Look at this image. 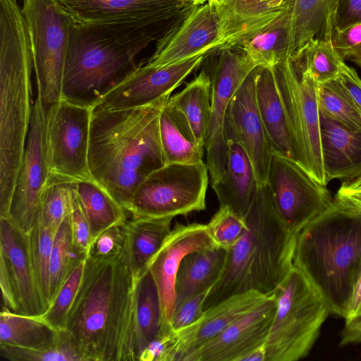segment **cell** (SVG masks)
<instances>
[{
	"instance_id": "6da1fadb",
	"label": "cell",
	"mask_w": 361,
	"mask_h": 361,
	"mask_svg": "<svg viewBox=\"0 0 361 361\" xmlns=\"http://www.w3.org/2000/svg\"><path fill=\"white\" fill-rule=\"evenodd\" d=\"M137 279L130 268L126 244L114 258L87 257L66 327L85 361L137 360Z\"/></svg>"
},
{
	"instance_id": "7a4b0ae2",
	"label": "cell",
	"mask_w": 361,
	"mask_h": 361,
	"mask_svg": "<svg viewBox=\"0 0 361 361\" xmlns=\"http://www.w3.org/2000/svg\"><path fill=\"white\" fill-rule=\"evenodd\" d=\"M171 96L147 106L92 110L89 168L92 179L128 213L137 186L165 164L159 118Z\"/></svg>"
},
{
	"instance_id": "3957f363",
	"label": "cell",
	"mask_w": 361,
	"mask_h": 361,
	"mask_svg": "<svg viewBox=\"0 0 361 361\" xmlns=\"http://www.w3.org/2000/svg\"><path fill=\"white\" fill-rule=\"evenodd\" d=\"M245 219L247 229L227 250L222 274L211 288L204 310L247 291L269 295L293 267L298 235L282 220L267 184L258 187Z\"/></svg>"
},
{
	"instance_id": "277c9868",
	"label": "cell",
	"mask_w": 361,
	"mask_h": 361,
	"mask_svg": "<svg viewBox=\"0 0 361 361\" xmlns=\"http://www.w3.org/2000/svg\"><path fill=\"white\" fill-rule=\"evenodd\" d=\"M33 61L21 8L0 0V216L8 218L32 115Z\"/></svg>"
},
{
	"instance_id": "5b68a950",
	"label": "cell",
	"mask_w": 361,
	"mask_h": 361,
	"mask_svg": "<svg viewBox=\"0 0 361 361\" xmlns=\"http://www.w3.org/2000/svg\"><path fill=\"white\" fill-rule=\"evenodd\" d=\"M293 267L344 318L361 278V214L334 200L298 233Z\"/></svg>"
},
{
	"instance_id": "8992f818",
	"label": "cell",
	"mask_w": 361,
	"mask_h": 361,
	"mask_svg": "<svg viewBox=\"0 0 361 361\" xmlns=\"http://www.w3.org/2000/svg\"><path fill=\"white\" fill-rule=\"evenodd\" d=\"M143 47L74 23L71 32L62 98L94 108L136 67Z\"/></svg>"
},
{
	"instance_id": "52a82bcc",
	"label": "cell",
	"mask_w": 361,
	"mask_h": 361,
	"mask_svg": "<svg viewBox=\"0 0 361 361\" xmlns=\"http://www.w3.org/2000/svg\"><path fill=\"white\" fill-rule=\"evenodd\" d=\"M274 294L276 309L264 344L265 361L303 359L317 340L330 309L295 267Z\"/></svg>"
},
{
	"instance_id": "ba28073f",
	"label": "cell",
	"mask_w": 361,
	"mask_h": 361,
	"mask_svg": "<svg viewBox=\"0 0 361 361\" xmlns=\"http://www.w3.org/2000/svg\"><path fill=\"white\" fill-rule=\"evenodd\" d=\"M73 22L146 47L163 25L194 6L187 0H57Z\"/></svg>"
},
{
	"instance_id": "9c48e42d",
	"label": "cell",
	"mask_w": 361,
	"mask_h": 361,
	"mask_svg": "<svg viewBox=\"0 0 361 361\" xmlns=\"http://www.w3.org/2000/svg\"><path fill=\"white\" fill-rule=\"evenodd\" d=\"M272 68L296 161L326 186L322 154L319 85L304 69L299 59L287 58Z\"/></svg>"
},
{
	"instance_id": "30bf717a",
	"label": "cell",
	"mask_w": 361,
	"mask_h": 361,
	"mask_svg": "<svg viewBox=\"0 0 361 361\" xmlns=\"http://www.w3.org/2000/svg\"><path fill=\"white\" fill-rule=\"evenodd\" d=\"M37 94L47 109L62 99V85L73 20L57 0H23Z\"/></svg>"
},
{
	"instance_id": "8fae6325",
	"label": "cell",
	"mask_w": 361,
	"mask_h": 361,
	"mask_svg": "<svg viewBox=\"0 0 361 361\" xmlns=\"http://www.w3.org/2000/svg\"><path fill=\"white\" fill-rule=\"evenodd\" d=\"M208 169L197 164H166L136 188L128 213L132 217L171 218L206 208Z\"/></svg>"
},
{
	"instance_id": "7c38bea8",
	"label": "cell",
	"mask_w": 361,
	"mask_h": 361,
	"mask_svg": "<svg viewBox=\"0 0 361 361\" xmlns=\"http://www.w3.org/2000/svg\"><path fill=\"white\" fill-rule=\"evenodd\" d=\"M267 185L282 220L297 235L334 200L326 186L299 164L275 152L269 164Z\"/></svg>"
},
{
	"instance_id": "4fadbf2b",
	"label": "cell",
	"mask_w": 361,
	"mask_h": 361,
	"mask_svg": "<svg viewBox=\"0 0 361 361\" xmlns=\"http://www.w3.org/2000/svg\"><path fill=\"white\" fill-rule=\"evenodd\" d=\"M215 51L216 58L210 76L211 113L204 144L212 183L220 178L227 161L224 125L230 102L243 80L258 66L235 45L224 44Z\"/></svg>"
},
{
	"instance_id": "5bb4252c",
	"label": "cell",
	"mask_w": 361,
	"mask_h": 361,
	"mask_svg": "<svg viewBox=\"0 0 361 361\" xmlns=\"http://www.w3.org/2000/svg\"><path fill=\"white\" fill-rule=\"evenodd\" d=\"M51 173L47 110L37 94L8 218L25 234L36 222L42 192Z\"/></svg>"
},
{
	"instance_id": "9a60e30c",
	"label": "cell",
	"mask_w": 361,
	"mask_h": 361,
	"mask_svg": "<svg viewBox=\"0 0 361 361\" xmlns=\"http://www.w3.org/2000/svg\"><path fill=\"white\" fill-rule=\"evenodd\" d=\"M93 109L62 98L46 109L51 173L75 181L92 179L89 147Z\"/></svg>"
},
{
	"instance_id": "2e32d148",
	"label": "cell",
	"mask_w": 361,
	"mask_h": 361,
	"mask_svg": "<svg viewBox=\"0 0 361 361\" xmlns=\"http://www.w3.org/2000/svg\"><path fill=\"white\" fill-rule=\"evenodd\" d=\"M205 55L164 66L140 63L108 92L97 106L109 109L138 108L171 96L201 64Z\"/></svg>"
},
{
	"instance_id": "e0dca14e",
	"label": "cell",
	"mask_w": 361,
	"mask_h": 361,
	"mask_svg": "<svg viewBox=\"0 0 361 361\" xmlns=\"http://www.w3.org/2000/svg\"><path fill=\"white\" fill-rule=\"evenodd\" d=\"M0 286L2 300H16L18 314L39 316L44 308L35 283L28 250L27 236L8 218L0 216Z\"/></svg>"
},
{
	"instance_id": "ac0fdd59",
	"label": "cell",
	"mask_w": 361,
	"mask_h": 361,
	"mask_svg": "<svg viewBox=\"0 0 361 361\" xmlns=\"http://www.w3.org/2000/svg\"><path fill=\"white\" fill-rule=\"evenodd\" d=\"M216 246L207 224L176 223L147 265L156 284L161 307V329L172 328L176 305V275L183 257L192 252Z\"/></svg>"
},
{
	"instance_id": "d6986e66",
	"label": "cell",
	"mask_w": 361,
	"mask_h": 361,
	"mask_svg": "<svg viewBox=\"0 0 361 361\" xmlns=\"http://www.w3.org/2000/svg\"><path fill=\"white\" fill-rule=\"evenodd\" d=\"M256 68L243 80L230 102L224 135L234 137L241 145L252 164L258 185L262 186L267 183L274 151L257 104Z\"/></svg>"
},
{
	"instance_id": "ffe728a7",
	"label": "cell",
	"mask_w": 361,
	"mask_h": 361,
	"mask_svg": "<svg viewBox=\"0 0 361 361\" xmlns=\"http://www.w3.org/2000/svg\"><path fill=\"white\" fill-rule=\"evenodd\" d=\"M220 30L212 5L207 2L195 6L158 40L154 53L146 63L164 66L207 54L222 45Z\"/></svg>"
},
{
	"instance_id": "44dd1931",
	"label": "cell",
	"mask_w": 361,
	"mask_h": 361,
	"mask_svg": "<svg viewBox=\"0 0 361 361\" xmlns=\"http://www.w3.org/2000/svg\"><path fill=\"white\" fill-rule=\"evenodd\" d=\"M276 309L274 293L183 361H243L264 345Z\"/></svg>"
},
{
	"instance_id": "7402d4cb",
	"label": "cell",
	"mask_w": 361,
	"mask_h": 361,
	"mask_svg": "<svg viewBox=\"0 0 361 361\" xmlns=\"http://www.w3.org/2000/svg\"><path fill=\"white\" fill-rule=\"evenodd\" d=\"M267 297L257 291H247L232 295L204 310L196 322L176 331V340L170 361H183L188 355L214 339Z\"/></svg>"
},
{
	"instance_id": "603a6c76",
	"label": "cell",
	"mask_w": 361,
	"mask_h": 361,
	"mask_svg": "<svg viewBox=\"0 0 361 361\" xmlns=\"http://www.w3.org/2000/svg\"><path fill=\"white\" fill-rule=\"evenodd\" d=\"M322 154L326 184L361 176V130L350 129L320 112Z\"/></svg>"
},
{
	"instance_id": "cb8c5ba5",
	"label": "cell",
	"mask_w": 361,
	"mask_h": 361,
	"mask_svg": "<svg viewBox=\"0 0 361 361\" xmlns=\"http://www.w3.org/2000/svg\"><path fill=\"white\" fill-rule=\"evenodd\" d=\"M294 0H209L220 22L223 45L269 25L291 8Z\"/></svg>"
},
{
	"instance_id": "d4e9b609",
	"label": "cell",
	"mask_w": 361,
	"mask_h": 361,
	"mask_svg": "<svg viewBox=\"0 0 361 361\" xmlns=\"http://www.w3.org/2000/svg\"><path fill=\"white\" fill-rule=\"evenodd\" d=\"M227 161L220 178L212 183L220 207H228L245 218L258 189L252 164L241 145L226 135Z\"/></svg>"
},
{
	"instance_id": "484cf974",
	"label": "cell",
	"mask_w": 361,
	"mask_h": 361,
	"mask_svg": "<svg viewBox=\"0 0 361 361\" xmlns=\"http://www.w3.org/2000/svg\"><path fill=\"white\" fill-rule=\"evenodd\" d=\"M255 95L259 113L274 152L297 162L290 131L272 66H257Z\"/></svg>"
},
{
	"instance_id": "4316f807",
	"label": "cell",
	"mask_w": 361,
	"mask_h": 361,
	"mask_svg": "<svg viewBox=\"0 0 361 361\" xmlns=\"http://www.w3.org/2000/svg\"><path fill=\"white\" fill-rule=\"evenodd\" d=\"M335 0H294L290 15L288 58L299 59L314 39H331Z\"/></svg>"
},
{
	"instance_id": "83f0119b",
	"label": "cell",
	"mask_w": 361,
	"mask_h": 361,
	"mask_svg": "<svg viewBox=\"0 0 361 361\" xmlns=\"http://www.w3.org/2000/svg\"><path fill=\"white\" fill-rule=\"evenodd\" d=\"M226 257L227 250L216 246L186 255L176 275L175 307L186 299L211 289L222 274Z\"/></svg>"
},
{
	"instance_id": "f1b7e54d",
	"label": "cell",
	"mask_w": 361,
	"mask_h": 361,
	"mask_svg": "<svg viewBox=\"0 0 361 361\" xmlns=\"http://www.w3.org/2000/svg\"><path fill=\"white\" fill-rule=\"evenodd\" d=\"M159 132L165 164L202 161L204 146L197 142L185 116L169 99L159 114Z\"/></svg>"
},
{
	"instance_id": "f546056e",
	"label": "cell",
	"mask_w": 361,
	"mask_h": 361,
	"mask_svg": "<svg viewBox=\"0 0 361 361\" xmlns=\"http://www.w3.org/2000/svg\"><path fill=\"white\" fill-rule=\"evenodd\" d=\"M171 218L132 217L126 221V248L134 276L140 277L171 231Z\"/></svg>"
},
{
	"instance_id": "4dcf8cb0",
	"label": "cell",
	"mask_w": 361,
	"mask_h": 361,
	"mask_svg": "<svg viewBox=\"0 0 361 361\" xmlns=\"http://www.w3.org/2000/svg\"><path fill=\"white\" fill-rule=\"evenodd\" d=\"M290 9L264 27L228 44L239 47L258 66H274L288 58Z\"/></svg>"
},
{
	"instance_id": "1f68e13d",
	"label": "cell",
	"mask_w": 361,
	"mask_h": 361,
	"mask_svg": "<svg viewBox=\"0 0 361 361\" xmlns=\"http://www.w3.org/2000/svg\"><path fill=\"white\" fill-rule=\"evenodd\" d=\"M75 192L90 226L92 243L105 230L128 219V212L93 179L77 181Z\"/></svg>"
},
{
	"instance_id": "d6a6232c",
	"label": "cell",
	"mask_w": 361,
	"mask_h": 361,
	"mask_svg": "<svg viewBox=\"0 0 361 361\" xmlns=\"http://www.w3.org/2000/svg\"><path fill=\"white\" fill-rule=\"evenodd\" d=\"M169 101L186 118L197 142L204 146L211 113L212 82L204 71Z\"/></svg>"
},
{
	"instance_id": "836d02e7",
	"label": "cell",
	"mask_w": 361,
	"mask_h": 361,
	"mask_svg": "<svg viewBox=\"0 0 361 361\" xmlns=\"http://www.w3.org/2000/svg\"><path fill=\"white\" fill-rule=\"evenodd\" d=\"M58 331L39 316L18 314L2 307L0 345L41 348L51 345Z\"/></svg>"
},
{
	"instance_id": "e575fe53",
	"label": "cell",
	"mask_w": 361,
	"mask_h": 361,
	"mask_svg": "<svg viewBox=\"0 0 361 361\" xmlns=\"http://www.w3.org/2000/svg\"><path fill=\"white\" fill-rule=\"evenodd\" d=\"M161 324V307L154 281L147 270L137 279L135 303V339L137 360L157 335Z\"/></svg>"
},
{
	"instance_id": "d590c367",
	"label": "cell",
	"mask_w": 361,
	"mask_h": 361,
	"mask_svg": "<svg viewBox=\"0 0 361 361\" xmlns=\"http://www.w3.org/2000/svg\"><path fill=\"white\" fill-rule=\"evenodd\" d=\"M56 232L37 216L27 234L30 264L44 312L50 305L49 263Z\"/></svg>"
},
{
	"instance_id": "8d00e7d4",
	"label": "cell",
	"mask_w": 361,
	"mask_h": 361,
	"mask_svg": "<svg viewBox=\"0 0 361 361\" xmlns=\"http://www.w3.org/2000/svg\"><path fill=\"white\" fill-rule=\"evenodd\" d=\"M87 257L73 244L69 215L57 229L53 242L49 263L50 304L74 269Z\"/></svg>"
},
{
	"instance_id": "74e56055",
	"label": "cell",
	"mask_w": 361,
	"mask_h": 361,
	"mask_svg": "<svg viewBox=\"0 0 361 361\" xmlns=\"http://www.w3.org/2000/svg\"><path fill=\"white\" fill-rule=\"evenodd\" d=\"M76 183L69 178L51 173L45 185L37 216L56 231L73 211Z\"/></svg>"
},
{
	"instance_id": "f35d334b",
	"label": "cell",
	"mask_w": 361,
	"mask_h": 361,
	"mask_svg": "<svg viewBox=\"0 0 361 361\" xmlns=\"http://www.w3.org/2000/svg\"><path fill=\"white\" fill-rule=\"evenodd\" d=\"M2 357L11 361H85L68 331H58L55 341L41 348L0 345Z\"/></svg>"
},
{
	"instance_id": "ab89813d",
	"label": "cell",
	"mask_w": 361,
	"mask_h": 361,
	"mask_svg": "<svg viewBox=\"0 0 361 361\" xmlns=\"http://www.w3.org/2000/svg\"><path fill=\"white\" fill-rule=\"evenodd\" d=\"M298 59L319 85L336 79L344 62L334 48L331 39L324 38L310 41Z\"/></svg>"
},
{
	"instance_id": "60d3db41",
	"label": "cell",
	"mask_w": 361,
	"mask_h": 361,
	"mask_svg": "<svg viewBox=\"0 0 361 361\" xmlns=\"http://www.w3.org/2000/svg\"><path fill=\"white\" fill-rule=\"evenodd\" d=\"M319 111L345 127L361 130V113L341 92L334 80L319 85Z\"/></svg>"
},
{
	"instance_id": "b9f144b4",
	"label": "cell",
	"mask_w": 361,
	"mask_h": 361,
	"mask_svg": "<svg viewBox=\"0 0 361 361\" xmlns=\"http://www.w3.org/2000/svg\"><path fill=\"white\" fill-rule=\"evenodd\" d=\"M85 260L74 269L48 308L39 315L56 331L66 329L68 313L82 279Z\"/></svg>"
},
{
	"instance_id": "7bdbcfd3",
	"label": "cell",
	"mask_w": 361,
	"mask_h": 361,
	"mask_svg": "<svg viewBox=\"0 0 361 361\" xmlns=\"http://www.w3.org/2000/svg\"><path fill=\"white\" fill-rule=\"evenodd\" d=\"M207 226L214 244L226 250L231 247L247 229L245 218L228 207H219Z\"/></svg>"
},
{
	"instance_id": "ee69618b",
	"label": "cell",
	"mask_w": 361,
	"mask_h": 361,
	"mask_svg": "<svg viewBox=\"0 0 361 361\" xmlns=\"http://www.w3.org/2000/svg\"><path fill=\"white\" fill-rule=\"evenodd\" d=\"M126 221L117 224L99 234L92 243L87 257L97 259H109L117 257L125 247Z\"/></svg>"
},
{
	"instance_id": "f6af8a7d",
	"label": "cell",
	"mask_w": 361,
	"mask_h": 361,
	"mask_svg": "<svg viewBox=\"0 0 361 361\" xmlns=\"http://www.w3.org/2000/svg\"><path fill=\"white\" fill-rule=\"evenodd\" d=\"M331 42L338 55L361 67V23L343 29L333 28Z\"/></svg>"
},
{
	"instance_id": "bcb514c9",
	"label": "cell",
	"mask_w": 361,
	"mask_h": 361,
	"mask_svg": "<svg viewBox=\"0 0 361 361\" xmlns=\"http://www.w3.org/2000/svg\"><path fill=\"white\" fill-rule=\"evenodd\" d=\"M344 319L345 324L340 334V345L361 343V278Z\"/></svg>"
},
{
	"instance_id": "7dc6e473",
	"label": "cell",
	"mask_w": 361,
	"mask_h": 361,
	"mask_svg": "<svg viewBox=\"0 0 361 361\" xmlns=\"http://www.w3.org/2000/svg\"><path fill=\"white\" fill-rule=\"evenodd\" d=\"M210 289L196 294L175 307L171 326L174 331L181 330L200 319L204 312V305Z\"/></svg>"
},
{
	"instance_id": "c3c4849f",
	"label": "cell",
	"mask_w": 361,
	"mask_h": 361,
	"mask_svg": "<svg viewBox=\"0 0 361 361\" xmlns=\"http://www.w3.org/2000/svg\"><path fill=\"white\" fill-rule=\"evenodd\" d=\"M176 340V333L172 328L160 329L140 353L139 361H170Z\"/></svg>"
},
{
	"instance_id": "681fc988",
	"label": "cell",
	"mask_w": 361,
	"mask_h": 361,
	"mask_svg": "<svg viewBox=\"0 0 361 361\" xmlns=\"http://www.w3.org/2000/svg\"><path fill=\"white\" fill-rule=\"evenodd\" d=\"M71 228L74 245L80 252L88 256L92 244L90 228L78 202L76 192L73 209L71 214Z\"/></svg>"
},
{
	"instance_id": "f907efd6",
	"label": "cell",
	"mask_w": 361,
	"mask_h": 361,
	"mask_svg": "<svg viewBox=\"0 0 361 361\" xmlns=\"http://www.w3.org/2000/svg\"><path fill=\"white\" fill-rule=\"evenodd\" d=\"M334 81L341 92L361 113V79L356 71L343 62Z\"/></svg>"
},
{
	"instance_id": "816d5d0a",
	"label": "cell",
	"mask_w": 361,
	"mask_h": 361,
	"mask_svg": "<svg viewBox=\"0 0 361 361\" xmlns=\"http://www.w3.org/2000/svg\"><path fill=\"white\" fill-rule=\"evenodd\" d=\"M361 23V0H335L334 28L343 29Z\"/></svg>"
},
{
	"instance_id": "f5cc1de1",
	"label": "cell",
	"mask_w": 361,
	"mask_h": 361,
	"mask_svg": "<svg viewBox=\"0 0 361 361\" xmlns=\"http://www.w3.org/2000/svg\"><path fill=\"white\" fill-rule=\"evenodd\" d=\"M334 199L345 207L361 214V190H352L341 185Z\"/></svg>"
},
{
	"instance_id": "db71d44e",
	"label": "cell",
	"mask_w": 361,
	"mask_h": 361,
	"mask_svg": "<svg viewBox=\"0 0 361 361\" xmlns=\"http://www.w3.org/2000/svg\"><path fill=\"white\" fill-rule=\"evenodd\" d=\"M341 185L352 190H361V176L351 181L343 182Z\"/></svg>"
},
{
	"instance_id": "11a10c76",
	"label": "cell",
	"mask_w": 361,
	"mask_h": 361,
	"mask_svg": "<svg viewBox=\"0 0 361 361\" xmlns=\"http://www.w3.org/2000/svg\"><path fill=\"white\" fill-rule=\"evenodd\" d=\"M191 4H192L194 6H200L202 5L207 2H208L209 0H187Z\"/></svg>"
},
{
	"instance_id": "9f6ffc18",
	"label": "cell",
	"mask_w": 361,
	"mask_h": 361,
	"mask_svg": "<svg viewBox=\"0 0 361 361\" xmlns=\"http://www.w3.org/2000/svg\"><path fill=\"white\" fill-rule=\"evenodd\" d=\"M13 1L17 2V0H13Z\"/></svg>"
}]
</instances>
